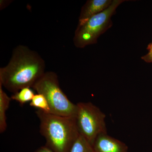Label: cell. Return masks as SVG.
<instances>
[{
  "label": "cell",
  "mask_w": 152,
  "mask_h": 152,
  "mask_svg": "<svg viewBox=\"0 0 152 152\" xmlns=\"http://www.w3.org/2000/svg\"><path fill=\"white\" fill-rule=\"evenodd\" d=\"M45 61L38 53L24 45L14 49L10 62L0 68V83L14 94L32 88L45 73Z\"/></svg>",
  "instance_id": "cell-1"
},
{
  "label": "cell",
  "mask_w": 152,
  "mask_h": 152,
  "mask_svg": "<svg viewBox=\"0 0 152 152\" xmlns=\"http://www.w3.org/2000/svg\"><path fill=\"white\" fill-rule=\"evenodd\" d=\"M36 113L40 121V132L45 145L54 152H69L79 134L75 117L47 113L40 110Z\"/></svg>",
  "instance_id": "cell-2"
},
{
  "label": "cell",
  "mask_w": 152,
  "mask_h": 152,
  "mask_svg": "<svg viewBox=\"0 0 152 152\" xmlns=\"http://www.w3.org/2000/svg\"><path fill=\"white\" fill-rule=\"evenodd\" d=\"M32 88L37 94H42L45 97L52 114L62 116L76 117L77 104L72 102L61 88L56 73L46 72Z\"/></svg>",
  "instance_id": "cell-3"
},
{
  "label": "cell",
  "mask_w": 152,
  "mask_h": 152,
  "mask_svg": "<svg viewBox=\"0 0 152 152\" xmlns=\"http://www.w3.org/2000/svg\"><path fill=\"white\" fill-rule=\"evenodd\" d=\"M124 0H114L108 8L78 26L75 32L74 43L78 48H85L97 42L98 38L112 26L111 18Z\"/></svg>",
  "instance_id": "cell-4"
},
{
  "label": "cell",
  "mask_w": 152,
  "mask_h": 152,
  "mask_svg": "<svg viewBox=\"0 0 152 152\" xmlns=\"http://www.w3.org/2000/svg\"><path fill=\"white\" fill-rule=\"evenodd\" d=\"M77 105L76 121L79 134L93 146L99 135L107 133L105 115L91 102H80Z\"/></svg>",
  "instance_id": "cell-5"
},
{
  "label": "cell",
  "mask_w": 152,
  "mask_h": 152,
  "mask_svg": "<svg viewBox=\"0 0 152 152\" xmlns=\"http://www.w3.org/2000/svg\"><path fill=\"white\" fill-rule=\"evenodd\" d=\"M93 148L95 152H128V147L126 144L107 133L100 134L97 137Z\"/></svg>",
  "instance_id": "cell-6"
},
{
  "label": "cell",
  "mask_w": 152,
  "mask_h": 152,
  "mask_svg": "<svg viewBox=\"0 0 152 152\" xmlns=\"http://www.w3.org/2000/svg\"><path fill=\"white\" fill-rule=\"evenodd\" d=\"M111 0H88L82 7L78 26L84 24L96 15L105 10L111 4Z\"/></svg>",
  "instance_id": "cell-7"
},
{
  "label": "cell",
  "mask_w": 152,
  "mask_h": 152,
  "mask_svg": "<svg viewBox=\"0 0 152 152\" xmlns=\"http://www.w3.org/2000/svg\"><path fill=\"white\" fill-rule=\"evenodd\" d=\"M12 100L11 97L3 89V86L0 83V132L2 133L6 130L7 128L6 112L10 106Z\"/></svg>",
  "instance_id": "cell-8"
},
{
  "label": "cell",
  "mask_w": 152,
  "mask_h": 152,
  "mask_svg": "<svg viewBox=\"0 0 152 152\" xmlns=\"http://www.w3.org/2000/svg\"><path fill=\"white\" fill-rule=\"evenodd\" d=\"M35 95L31 88H24L11 96V99L18 102L21 105L31 102Z\"/></svg>",
  "instance_id": "cell-9"
},
{
  "label": "cell",
  "mask_w": 152,
  "mask_h": 152,
  "mask_svg": "<svg viewBox=\"0 0 152 152\" xmlns=\"http://www.w3.org/2000/svg\"><path fill=\"white\" fill-rule=\"evenodd\" d=\"M30 105L47 113H51V110L48 102L43 95L36 94L30 102Z\"/></svg>",
  "instance_id": "cell-10"
},
{
  "label": "cell",
  "mask_w": 152,
  "mask_h": 152,
  "mask_svg": "<svg viewBox=\"0 0 152 152\" xmlns=\"http://www.w3.org/2000/svg\"><path fill=\"white\" fill-rule=\"evenodd\" d=\"M69 152H95L93 146L83 136L80 134Z\"/></svg>",
  "instance_id": "cell-11"
},
{
  "label": "cell",
  "mask_w": 152,
  "mask_h": 152,
  "mask_svg": "<svg viewBox=\"0 0 152 152\" xmlns=\"http://www.w3.org/2000/svg\"><path fill=\"white\" fill-rule=\"evenodd\" d=\"M34 152H54L52 151L50 148H48L46 146H43L40 147Z\"/></svg>",
  "instance_id": "cell-12"
},
{
  "label": "cell",
  "mask_w": 152,
  "mask_h": 152,
  "mask_svg": "<svg viewBox=\"0 0 152 152\" xmlns=\"http://www.w3.org/2000/svg\"><path fill=\"white\" fill-rule=\"evenodd\" d=\"M148 53L147 55L144 56L147 57V58H152V41L148 45L147 48Z\"/></svg>",
  "instance_id": "cell-13"
},
{
  "label": "cell",
  "mask_w": 152,
  "mask_h": 152,
  "mask_svg": "<svg viewBox=\"0 0 152 152\" xmlns=\"http://www.w3.org/2000/svg\"><path fill=\"white\" fill-rule=\"evenodd\" d=\"M142 59L147 63H152V58H147L143 56L142 57Z\"/></svg>",
  "instance_id": "cell-14"
}]
</instances>
